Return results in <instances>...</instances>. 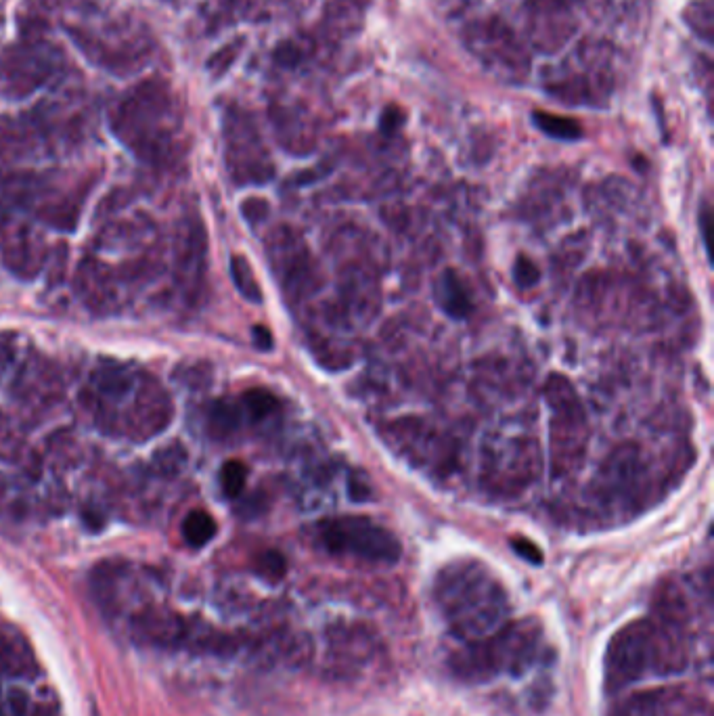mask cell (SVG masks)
I'll return each instance as SVG.
<instances>
[{"instance_id":"cell-25","label":"cell","mask_w":714,"mask_h":716,"mask_svg":"<svg viewBox=\"0 0 714 716\" xmlns=\"http://www.w3.org/2000/svg\"><path fill=\"white\" fill-rule=\"evenodd\" d=\"M513 279H516L522 289H528L541 281V271L528 256H520L516 264H513Z\"/></svg>"},{"instance_id":"cell-8","label":"cell","mask_w":714,"mask_h":716,"mask_svg":"<svg viewBox=\"0 0 714 716\" xmlns=\"http://www.w3.org/2000/svg\"><path fill=\"white\" fill-rule=\"evenodd\" d=\"M40 222L9 201L0 206V262L19 279H34L47 264L49 245Z\"/></svg>"},{"instance_id":"cell-20","label":"cell","mask_w":714,"mask_h":716,"mask_svg":"<svg viewBox=\"0 0 714 716\" xmlns=\"http://www.w3.org/2000/svg\"><path fill=\"white\" fill-rule=\"evenodd\" d=\"M231 277L235 287L239 289V294L254 304L262 302V289L258 285V279L252 271V264L248 262L245 256H233L231 258Z\"/></svg>"},{"instance_id":"cell-28","label":"cell","mask_w":714,"mask_h":716,"mask_svg":"<svg viewBox=\"0 0 714 716\" xmlns=\"http://www.w3.org/2000/svg\"><path fill=\"white\" fill-rule=\"evenodd\" d=\"M15 361L13 335H0V371H5Z\"/></svg>"},{"instance_id":"cell-12","label":"cell","mask_w":714,"mask_h":716,"mask_svg":"<svg viewBox=\"0 0 714 716\" xmlns=\"http://www.w3.org/2000/svg\"><path fill=\"white\" fill-rule=\"evenodd\" d=\"M76 296L95 315H111L120 308V277L97 256H84L74 275Z\"/></svg>"},{"instance_id":"cell-11","label":"cell","mask_w":714,"mask_h":716,"mask_svg":"<svg viewBox=\"0 0 714 716\" xmlns=\"http://www.w3.org/2000/svg\"><path fill=\"white\" fill-rule=\"evenodd\" d=\"M49 147L47 130L38 118H0V183L7 185L15 178L32 174L28 166L51 151Z\"/></svg>"},{"instance_id":"cell-15","label":"cell","mask_w":714,"mask_h":716,"mask_svg":"<svg viewBox=\"0 0 714 716\" xmlns=\"http://www.w3.org/2000/svg\"><path fill=\"white\" fill-rule=\"evenodd\" d=\"M436 300L446 315L453 319H459V321L470 317L474 310V304H472L470 296H467L465 287L453 268H449V271H444L440 275V279L436 283Z\"/></svg>"},{"instance_id":"cell-13","label":"cell","mask_w":714,"mask_h":716,"mask_svg":"<svg viewBox=\"0 0 714 716\" xmlns=\"http://www.w3.org/2000/svg\"><path fill=\"white\" fill-rule=\"evenodd\" d=\"M612 716H710V706L694 693L668 687L635 693Z\"/></svg>"},{"instance_id":"cell-9","label":"cell","mask_w":714,"mask_h":716,"mask_svg":"<svg viewBox=\"0 0 714 716\" xmlns=\"http://www.w3.org/2000/svg\"><path fill=\"white\" fill-rule=\"evenodd\" d=\"M59 70V53L40 40L9 47L0 55V93L26 97L53 78Z\"/></svg>"},{"instance_id":"cell-21","label":"cell","mask_w":714,"mask_h":716,"mask_svg":"<svg viewBox=\"0 0 714 716\" xmlns=\"http://www.w3.org/2000/svg\"><path fill=\"white\" fill-rule=\"evenodd\" d=\"M185 465H187V451L178 440L162 446V449H158L153 455V469L164 478L178 476L185 469Z\"/></svg>"},{"instance_id":"cell-7","label":"cell","mask_w":714,"mask_h":716,"mask_svg":"<svg viewBox=\"0 0 714 716\" xmlns=\"http://www.w3.org/2000/svg\"><path fill=\"white\" fill-rule=\"evenodd\" d=\"M319 541L331 555L354 557L367 564L392 566L403 555L396 534L369 518L344 516L319 524Z\"/></svg>"},{"instance_id":"cell-6","label":"cell","mask_w":714,"mask_h":716,"mask_svg":"<svg viewBox=\"0 0 714 716\" xmlns=\"http://www.w3.org/2000/svg\"><path fill=\"white\" fill-rule=\"evenodd\" d=\"M5 187L9 204L24 210L36 222L61 231L76 229L84 197L88 195L84 185H70L57 176L34 172L15 178Z\"/></svg>"},{"instance_id":"cell-5","label":"cell","mask_w":714,"mask_h":716,"mask_svg":"<svg viewBox=\"0 0 714 716\" xmlns=\"http://www.w3.org/2000/svg\"><path fill=\"white\" fill-rule=\"evenodd\" d=\"M547 660V641L543 626L524 618L505 622L501 629L484 639L463 643L451 658V673L472 685H486L497 679H520Z\"/></svg>"},{"instance_id":"cell-2","label":"cell","mask_w":714,"mask_h":716,"mask_svg":"<svg viewBox=\"0 0 714 716\" xmlns=\"http://www.w3.org/2000/svg\"><path fill=\"white\" fill-rule=\"evenodd\" d=\"M694 660L689 622L658 612L629 622L610 639L604 656L608 691H624L652 679L679 677Z\"/></svg>"},{"instance_id":"cell-27","label":"cell","mask_w":714,"mask_h":716,"mask_svg":"<svg viewBox=\"0 0 714 716\" xmlns=\"http://www.w3.org/2000/svg\"><path fill=\"white\" fill-rule=\"evenodd\" d=\"M511 549L513 551H516L522 559H526V562H530V564H541L543 562V553H541V549L537 547V545H534V543H530V541H526V539H516V541H511Z\"/></svg>"},{"instance_id":"cell-29","label":"cell","mask_w":714,"mask_h":716,"mask_svg":"<svg viewBox=\"0 0 714 716\" xmlns=\"http://www.w3.org/2000/svg\"><path fill=\"white\" fill-rule=\"evenodd\" d=\"M254 342L260 350H271L273 348V335L264 325L254 327Z\"/></svg>"},{"instance_id":"cell-10","label":"cell","mask_w":714,"mask_h":716,"mask_svg":"<svg viewBox=\"0 0 714 716\" xmlns=\"http://www.w3.org/2000/svg\"><path fill=\"white\" fill-rule=\"evenodd\" d=\"M208 271V237L202 220L185 216L178 222L172 245V277L178 292L195 304L204 292Z\"/></svg>"},{"instance_id":"cell-26","label":"cell","mask_w":714,"mask_h":716,"mask_svg":"<svg viewBox=\"0 0 714 716\" xmlns=\"http://www.w3.org/2000/svg\"><path fill=\"white\" fill-rule=\"evenodd\" d=\"M403 124H405V111L398 105H388L384 109L382 120H379V128H382L384 134H394Z\"/></svg>"},{"instance_id":"cell-4","label":"cell","mask_w":714,"mask_h":716,"mask_svg":"<svg viewBox=\"0 0 714 716\" xmlns=\"http://www.w3.org/2000/svg\"><path fill=\"white\" fill-rule=\"evenodd\" d=\"M434 601L446 629L463 643L495 633L509 616L503 587L476 564L446 568L436 580Z\"/></svg>"},{"instance_id":"cell-24","label":"cell","mask_w":714,"mask_h":716,"mask_svg":"<svg viewBox=\"0 0 714 716\" xmlns=\"http://www.w3.org/2000/svg\"><path fill=\"white\" fill-rule=\"evenodd\" d=\"M285 570H287L285 557L279 551H264L256 559V572L262 578L271 580V583H277V580H281L285 576Z\"/></svg>"},{"instance_id":"cell-17","label":"cell","mask_w":714,"mask_h":716,"mask_svg":"<svg viewBox=\"0 0 714 716\" xmlns=\"http://www.w3.org/2000/svg\"><path fill=\"white\" fill-rule=\"evenodd\" d=\"M532 122L547 137L557 141H576L583 137V128L572 118H564L557 114H549V111H534Z\"/></svg>"},{"instance_id":"cell-30","label":"cell","mask_w":714,"mask_h":716,"mask_svg":"<svg viewBox=\"0 0 714 716\" xmlns=\"http://www.w3.org/2000/svg\"><path fill=\"white\" fill-rule=\"evenodd\" d=\"M0 670H3V668H0Z\"/></svg>"},{"instance_id":"cell-16","label":"cell","mask_w":714,"mask_h":716,"mask_svg":"<svg viewBox=\"0 0 714 716\" xmlns=\"http://www.w3.org/2000/svg\"><path fill=\"white\" fill-rule=\"evenodd\" d=\"M206 425L214 440H231L241 428V409L231 400H214L206 415Z\"/></svg>"},{"instance_id":"cell-19","label":"cell","mask_w":714,"mask_h":716,"mask_svg":"<svg viewBox=\"0 0 714 716\" xmlns=\"http://www.w3.org/2000/svg\"><path fill=\"white\" fill-rule=\"evenodd\" d=\"M241 409L248 413V417L254 423L271 419L273 415H277L279 411V400L273 392L262 390V388H254L248 390L241 398Z\"/></svg>"},{"instance_id":"cell-23","label":"cell","mask_w":714,"mask_h":716,"mask_svg":"<svg viewBox=\"0 0 714 716\" xmlns=\"http://www.w3.org/2000/svg\"><path fill=\"white\" fill-rule=\"evenodd\" d=\"M30 698L24 689L7 687L0 691V716H26Z\"/></svg>"},{"instance_id":"cell-14","label":"cell","mask_w":714,"mask_h":716,"mask_svg":"<svg viewBox=\"0 0 714 716\" xmlns=\"http://www.w3.org/2000/svg\"><path fill=\"white\" fill-rule=\"evenodd\" d=\"M13 394L17 402H24L28 407L40 409L51 405L61 394V384L55 367L47 358L30 356L15 375Z\"/></svg>"},{"instance_id":"cell-3","label":"cell","mask_w":714,"mask_h":716,"mask_svg":"<svg viewBox=\"0 0 714 716\" xmlns=\"http://www.w3.org/2000/svg\"><path fill=\"white\" fill-rule=\"evenodd\" d=\"M111 130L149 164H170L185 151L181 107L162 80H147L128 91L111 111Z\"/></svg>"},{"instance_id":"cell-1","label":"cell","mask_w":714,"mask_h":716,"mask_svg":"<svg viewBox=\"0 0 714 716\" xmlns=\"http://www.w3.org/2000/svg\"><path fill=\"white\" fill-rule=\"evenodd\" d=\"M80 400L103 434L135 442L160 436L174 415L170 394L158 377L116 358L97 363Z\"/></svg>"},{"instance_id":"cell-22","label":"cell","mask_w":714,"mask_h":716,"mask_svg":"<svg viewBox=\"0 0 714 716\" xmlns=\"http://www.w3.org/2000/svg\"><path fill=\"white\" fill-rule=\"evenodd\" d=\"M245 480H248V467H245L241 461H229L220 469V486L222 492H225V497L229 499H237L241 495L245 488Z\"/></svg>"},{"instance_id":"cell-18","label":"cell","mask_w":714,"mask_h":716,"mask_svg":"<svg viewBox=\"0 0 714 716\" xmlns=\"http://www.w3.org/2000/svg\"><path fill=\"white\" fill-rule=\"evenodd\" d=\"M216 532H218L216 520L210 516L208 511H204V509L191 511L189 516L185 518V522H183V536H185V541H187L191 547H195V549L206 547V545L214 539Z\"/></svg>"}]
</instances>
